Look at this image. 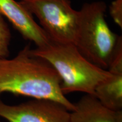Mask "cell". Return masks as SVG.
I'll return each instance as SVG.
<instances>
[{"mask_svg":"<svg viewBox=\"0 0 122 122\" xmlns=\"http://www.w3.org/2000/svg\"><path fill=\"white\" fill-rule=\"evenodd\" d=\"M27 45L11 59L0 58V94L10 93L35 99H48L63 105L70 111L75 103L61 90L60 77L44 59L32 54Z\"/></svg>","mask_w":122,"mask_h":122,"instance_id":"6da1fadb","label":"cell"},{"mask_svg":"<svg viewBox=\"0 0 122 122\" xmlns=\"http://www.w3.org/2000/svg\"><path fill=\"white\" fill-rule=\"evenodd\" d=\"M0 14L10 21L24 39L37 47L44 46L51 41L45 30L36 23L33 15L19 2L15 0H0Z\"/></svg>","mask_w":122,"mask_h":122,"instance_id":"8992f818","label":"cell"},{"mask_svg":"<svg viewBox=\"0 0 122 122\" xmlns=\"http://www.w3.org/2000/svg\"><path fill=\"white\" fill-rule=\"evenodd\" d=\"M11 33L4 16L0 14V58H7L9 56V45Z\"/></svg>","mask_w":122,"mask_h":122,"instance_id":"9c48e42d","label":"cell"},{"mask_svg":"<svg viewBox=\"0 0 122 122\" xmlns=\"http://www.w3.org/2000/svg\"><path fill=\"white\" fill-rule=\"evenodd\" d=\"M20 4L39 20L53 41L75 44L79 13L70 0H21Z\"/></svg>","mask_w":122,"mask_h":122,"instance_id":"277c9868","label":"cell"},{"mask_svg":"<svg viewBox=\"0 0 122 122\" xmlns=\"http://www.w3.org/2000/svg\"><path fill=\"white\" fill-rule=\"evenodd\" d=\"M111 18L120 28H122V0H114L109 7Z\"/></svg>","mask_w":122,"mask_h":122,"instance_id":"30bf717a","label":"cell"},{"mask_svg":"<svg viewBox=\"0 0 122 122\" xmlns=\"http://www.w3.org/2000/svg\"><path fill=\"white\" fill-rule=\"evenodd\" d=\"M70 111L71 122H122V111L103 105L94 96L85 94Z\"/></svg>","mask_w":122,"mask_h":122,"instance_id":"52a82bcc","label":"cell"},{"mask_svg":"<svg viewBox=\"0 0 122 122\" xmlns=\"http://www.w3.org/2000/svg\"><path fill=\"white\" fill-rule=\"evenodd\" d=\"M32 54L46 61L58 74L62 93L82 92L94 96L97 86L112 74L93 65L82 56L73 44L50 41L42 47L30 49Z\"/></svg>","mask_w":122,"mask_h":122,"instance_id":"7a4b0ae2","label":"cell"},{"mask_svg":"<svg viewBox=\"0 0 122 122\" xmlns=\"http://www.w3.org/2000/svg\"><path fill=\"white\" fill-rule=\"evenodd\" d=\"M111 73L110 78L97 86L94 96L106 107L122 111V71Z\"/></svg>","mask_w":122,"mask_h":122,"instance_id":"ba28073f","label":"cell"},{"mask_svg":"<svg viewBox=\"0 0 122 122\" xmlns=\"http://www.w3.org/2000/svg\"><path fill=\"white\" fill-rule=\"evenodd\" d=\"M0 117L8 122H71L70 111L48 99H35L9 105L0 99Z\"/></svg>","mask_w":122,"mask_h":122,"instance_id":"5b68a950","label":"cell"},{"mask_svg":"<svg viewBox=\"0 0 122 122\" xmlns=\"http://www.w3.org/2000/svg\"><path fill=\"white\" fill-rule=\"evenodd\" d=\"M106 5L103 1L84 4L79 13L74 45L82 56L97 67L107 70L122 37L110 28L106 19Z\"/></svg>","mask_w":122,"mask_h":122,"instance_id":"3957f363","label":"cell"}]
</instances>
